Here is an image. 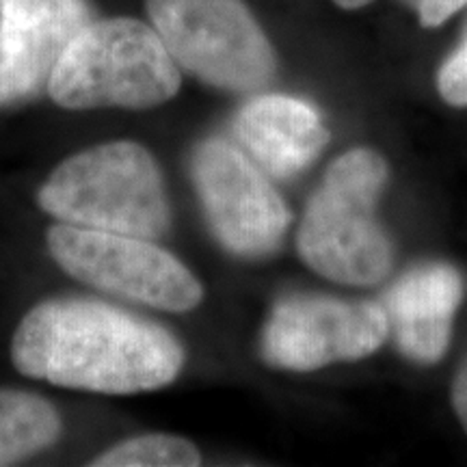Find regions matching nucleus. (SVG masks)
I'll return each mask as SVG.
<instances>
[{"instance_id":"3","label":"nucleus","mask_w":467,"mask_h":467,"mask_svg":"<svg viewBox=\"0 0 467 467\" xmlns=\"http://www.w3.org/2000/svg\"><path fill=\"white\" fill-rule=\"evenodd\" d=\"M37 206L61 223L154 241L171 225L159 162L137 141L93 145L58 162L37 189Z\"/></svg>"},{"instance_id":"8","label":"nucleus","mask_w":467,"mask_h":467,"mask_svg":"<svg viewBox=\"0 0 467 467\" xmlns=\"http://www.w3.org/2000/svg\"><path fill=\"white\" fill-rule=\"evenodd\" d=\"M388 336V314L379 303L290 295L273 306L262 327L260 358L279 370L312 372L364 359Z\"/></svg>"},{"instance_id":"17","label":"nucleus","mask_w":467,"mask_h":467,"mask_svg":"<svg viewBox=\"0 0 467 467\" xmlns=\"http://www.w3.org/2000/svg\"><path fill=\"white\" fill-rule=\"evenodd\" d=\"M372 0H334V5H337L340 9H347V11H355V9H364L370 5Z\"/></svg>"},{"instance_id":"7","label":"nucleus","mask_w":467,"mask_h":467,"mask_svg":"<svg viewBox=\"0 0 467 467\" xmlns=\"http://www.w3.org/2000/svg\"><path fill=\"white\" fill-rule=\"evenodd\" d=\"M191 175L210 230L230 254L262 258L282 244L290 210L243 150L206 139L192 151Z\"/></svg>"},{"instance_id":"2","label":"nucleus","mask_w":467,"mask_h":467,"mask_svg":"<svg viewBox=\"0 0 467 467\" xmlns=\"http://www.w3.org/2000/svg\"><path fill=\"white\" fill-rule=\"evenodd\" d=\"M389 169L379 151L337 156L303 213L296 249L314 273L336 284L375 285L389 275L394 251L377 221Z\"/></svg>"},{"instance_id":"10","label":"nucleus","mask_w":467,"mask_h":467,"mask_svg":"<svg viewBox=\"0 0 467 467\" xmlns=\"http://www.w3.org/2000/svg\"><path fill=\"white\" fill-rule=\"evenodd\" d=\"M234 134L244 154L279 180L312 165L331 139L317 107L284 93H265L244 102L234 117Z\"/></svg>"},{"instance_id":"1","label":"nucleus","mask_w":467,"mask_h":467,"mask_svg":"<svg viewBox=\"0 0 467 467\" xmlns=\"http://www.w3.org/2000/svg\"><path fill=\"white\" fill-rule=\"evenodd\" d=\"M184 361V347L162 325L83 296L37 303L11 337L20 375L76 392H156L180 377Z\"/></svg>"},{"instance_id":"15","label":"nucleus","mask_w":467,"mask_h":467,"mask_svg":"<svg viewBox=\"0 0 467 467\" xmlns=\"http://www.w3.org/2000/svg\"><path fill=\"white\" fill-rule=\"evenodd\" d=\"M400 3L416 11L420 25L435 28L451 20L454 14H459L467 5V0H400Z\"/></svg>"},{"instance_id":"12","label":"nucleus","mask_w":467,"mask_h":467,"mask_svg":"<svg viewBox=\"0 0 467 467\" xmlns=\"http://www.w3.org/2000/svg\"><path fill=\"white\" fill-rule=\"evenodd\" d=\"M61 433V413L50 400L25 389H0V467L48 451Z\"/></svg>"},{"instance_id":"16","label":"nucleus","mask_w":467,"mask_h":467,"mask_svg":"<svg viewBox=\"0 0 467 467\" xmlns=\"http://www.w3.org/2000/svg\"><path fill=\"white\" fill-rule=\"evenodd\" d=\"M452 407H454V413H457L459 422H461V426H463V431L467 435V359L463 361V366L459 368L457 377H454Z\"/></svg>"},{"instance_id":"13","label":"nucleus","mask_w":467,"mask_h":467,"mask_svg":"<svg viewBox=\"0 0 467 467\" xmlns=\"http://www.w3.org/2000/svg\"><path fill=\"white\" fill-rule=\"evenodd\" d=\"M93 467H195L202 452L191 440L171 433H148L117 441L91 461Z\"/></svg>"},{"instance_id":"14","label":"nucleus","mask_w":467,"mask_h":467,"mask_svg":"<svg viewBox=\"0 0 467 467\" xmlns=\"http://www.w3.org/2000/svg\"><path fill=\"white\" fill-rule=\"evenodd\" d=\"M437 91L451 107H467V26L457 48L446 57L437 72Z\"/></svg>"},{"instance_id":"6","label":"nucleus","mask_w":467,"mask_h":467,"mask_svg":"<svg viewBox=\"0 0 467 467\" xmlns=\"http://www.w3.org/2000/svg\"><path fill=\"white\" fill-rule=\"evenodd\" d=\"M46 247L76 282L161 312L186 314L203 301V285L154 238L89 230L57 221Z\"/></svg>"},{"instance_id":"11","label":"nucleus","mask_w":467,"mask_h":467,"mask_svg":"<svg viewBox=\"0 0 467 467\" xmlns=\"http://www.w3.org/2000/svg\"><path fill=\"white\" fill-rule=\"evenodd\" d=\"M463 299V279L457 268L431 262L411 268L385 295L389 336L405 358L435 364L446 355L452 318Z\"/></svg>"},{"instance_id":"4","label":"nucleus","mask_w":467,"mask_h":467,"mask_svg":"<svg viewBox=\"0 0 467 467\" xmlns=\"http://www.w3.org/2000/svg\"><path fill=\"white\" fill-rule=\"evenodd\" d=\"M182 69L161 35L134 17L91 20L63 50L48 93L67 110H148L173 100Z\"/></svg>"},{"instance_id":"9","label":"nucleus","mask_w":467,"mask_h":467,"mask_svg":"<svg viewBox=\"0 0 467 467\" xmlns=\"http://www.w3.org/2000/svg\"><path fill=\"white\" fill-rule=\"evenodd\" d=\"M89 22L87 0H0V107L48 91L63 50Z\"/></svg>"},{"instance_id":"5","label":"nucleus","mask_w":467,"mask_h":467,"mask_svg":"<svg viewBox=\"0 0 467 467\" xmlns=\"http://www.w3.org/2000/svg\"><path fill=\"white\" fill-rule=\"evenodd\" d=\"M150 25L182 72L230 93H258L277 55L244 0H145Z\"/></svg>"}]
</instances>
